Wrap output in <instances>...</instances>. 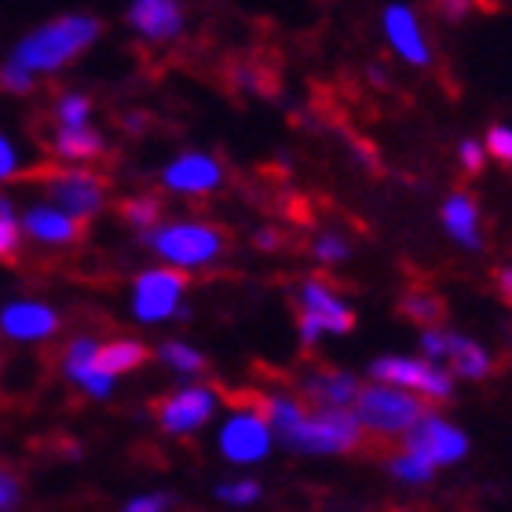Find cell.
Segmentation results:
<instances>
[{
	"label": "cell",
	"mask_w": 512,
	"mask_h": 512,
	"mask_svg": "<svg viewBox=\"0 0 512 512\" xmlns=\"http://www.w3.org/2000/svg\"><path fill=\"white\" fill-rule=\"evenodd\" d=\"M41 183L48 202H55L70 216H77L81 224L96 220L107 209V198H110L107 176H99V172L85 169V165H63V169L44 172Z\"/></svg>",
	"instance_id": "6"
},
{
	"label": "cell",
	"mask_w": 512,
	"mask_h": 512,
	"mask_svg": "<svg viewBox=\"0 0 512 512\" xmlns=\"http://www.w3.org/2000/svg\"><path fill=\"white\" fill-rule=\"evenodd\" d=\"M443 227H447V235L465 249H480L483 246V235H480V205L476 198L465 191L450 194L447 202H443Z\"/></svg>",
	"instance_id": "19"
},
{
	"label": "cell",
	"mask_w": 512,
	"mask_h": 512,
	"mask_svg": "<svg viewBox=\"0 0 512 512\" xmlns=\"http://www.w3.org/2000/svg\"><path fill=\"white\" fill-rule=\"evenodd\" d=\"M121 509L125 512H161V509H169V494H136V498H128Z\"/></svg>",
	"instance_id": "37"
},
{
	"label": "cell",
	"mask_w": 512,
	"mask_h": 512,
	"mask_svg": "<svg viewBox=\"0 0 512 512\" xmlns=\"http://www.w3.org/2000/svg\"><path fill=\"white\" fill-rule=\"evenodd\" d=\"M121 216H125V224L139 235V231H147V227H154L161 220V202L154 194H136V198H125Z\"/></svg>",
	"instance_id": "24"
},
{
	"label": "cell",
	"mask_w": 512,
	"mask_h": 512,
	"mask_svg": "<svg viewBox=\"0 0 512 512\" xmlns=\"http://www.w3.org/2000/svg\"><path fill=\"white\" fill-rule=\"evenodd\" d=\"M439 8H443V15H447V19H461V15H465V8H469V0H439Z\"/></svg>",
	"instance_id": "38"
},
{
	"label": "cell",
	"mask_w": 512,
	"mask_h": 512,
	"mask_svg": "<svg viewBox=\"0 0 512 512\" xmlns=\"http://www.w3.org/2000/svg\"><path fill=\"white\" fill-rule=\"evenodd\" d=\"M384 37L395 48V55L410 66H428L432 63V48L425 41V30L417 22L410 4H388L384 8Z\"/></svg>",
	"instance_id": "17"
},
{
	"label": "cell",
	"mask_w": 512,
	"mask_h": 512,
	"mask_svg": "<svg viewBox=\"0 0 512 512\" xmlns=\"http://www.w3.org/2000/svg\"><path fill=\"white\" fill-rule=\"evenodd\" d=\"M96 352H99L96 337H74V341L63 348V363L59 366H63L66 381H74L85 395H92V399H110L118 377L107 374V370L99 366Z\"/></svg>",
	"instance_id": "16"
},
{
	"label": "cell",
	"mask_w": 512,
	"mask_h": 512,
	"mask_svg": "<svg viewBox=\"0 0 512 512\" xmlns=\"http://www.w3.org/2000/svg\"><path fill=\"white\" fill-rule=\"evenodd\" d=\"M19 224L26 242H37L44 249H70L85 235V224L66 213V209H59L55 202H33L19 216Z\"/></svg>",
	"instance_id": "14"
},
{
	"label": "cell",
	"mask_w": 512,
	"mask_h": 512,
	"mask_svg": "<svg viewBox=\"0 0 512 512\" xmlns=\"http://www.w3.org/2000/svg\"><path fill=\"white\" fill-rule=\"evenodd\" d=\"M52 154L63 165H85V161H96L107 154V139L103 132L88 125H55L52 132Z\"/></svg>",
	"instance_id": "18"
},
{
	"label": "cell",
	"mask_w": 512,
	"mask_h": 512,
	"mask_svg": "<svg viewBox=\"0 0 512 512\" xmlns=\"http://www.w3.org/2000/svg\"><path fill=\"white\" fill-rule=\"evenodd\" d=\"M458 154H461V169L469 172V176H480L483 165H487V147L476 143V139H465L458 147Z\"/></svg>",
	"instance_id": "35"
},
{
	"label": "cell",
	"mask_w": 512,
	"mask_h": 512,
	"mask_svg": "<svg viewBox=\"0 0 512 512\" xmlns=\"http://www.w3.org/2000/svg\"><path fill=\"white\" fill-rule=\"evenodd\" d=\"M158 359L169 366V370H176L180 377H194L205 370V355L187 341H165L158 348Z\"/></svg>",
	"instance_id": "23"
},
{
	"label": "cell",
	"mask_w": 512,
	"mask_h": 512,
	"mask_svg": "<svg viewBox=\"0 0 512 512\" xmlns=\"http://www.w3.org/2000/svg\"><path fill=\"white\" fill-rule=\"evenodd\" d=\"M37 81H41V77L30 74L26 66H19L11 55L0 63V88H4L8 96H30L33 88H37Z\"/></svg>",
	"instance_id": "28"
},
{
	"label": "cell",
	"mask_w": 512,
	"mask_h": 512,
	"mask_svg": "<svg viewBox=\"0 0 512 512\" xmlns=\"http://www.w3.org/2000/svg\"><path fill=\"white\" fill-rule=\"evenodd\" d=\"M374 381L384 384H399L406 392L421 395V399H450L454 392V377L443 370L432 359H403V355H384L374 363Z\"/></svg>",
	"instance_id": "10"
},
{
	"label": "cell",
	"mask_w": 512,
	"mask_h": 512,
	"mask_svg": "<svg viewBox=\"0 0 512 512\" xmlns=\"http://www.w3.org/2000/svg\"><path fill=\"white\" fill-rule=\"evenodd\" d=\"M187 286L191 278L187 271L172 264L147 267L132 278V289H128V311L132 319L143 322V326H161V322H172L183 315V300H187Z\"/></svg>",
	"instance_id": "4"
},
{
	"label": "cell",
	"mask_w": 512,
	"mask_h": 512,
	"mask_svg": "<svg viewBox=\"0 0 512 512\" xmlns=\"http://www.w3.org/2000/svg\"><path fill=\"white\" fill-rule=\"evenodd\" d=\"M355 417L363 432H374V436H406V428L414 425L417 417L425 414V406L414 392H406L399 384H384L374 381V388H359L352 403Z\"/></svg>",
	"instance_id": "5"
},
{
	"label": "cell",
	"mask_w": 512,
	"mask_h": 512,
	"mask_svg": "<svg viewBox=\"0 0 512 512\" xmlns=\"http://www.w3.org/2000/svg\"><path fill=\"white\" fill-rule=\"evenodd\" d=\"M22 242H26V235H22V224L15 216V205H11V198H0V260H15Z\"/></svg>",
	"instance_id": "25"
},
{
	"label": "cell",
	"mask_w": 512,
	"mask_h": 512,
	"mask_svg": "<svg viewBox=\"0 0 512 512\" xmlns=\"http://www.w3.org/2000/svg\"><path fill=\"white\" fill-rule=\"evenodd\" d=\"M260 483L256 480H235V483H220L216 487V498L224 505H235V509H246V505H256L260 502Z\"/></svg>",
	"instance_id": "30"
},
{
	"label": "cell",
	"mask_w": 512,
	"mask_h": 512,
	"mask_svg": "<svg viewBox=\"0 0 512 512\" xmlns=\"http://www.w3.org/2000/svg\"><path fill=\"white\" fill-rule=\"evenodd\" d=\"M447 359L454 366V374L465 377V381H483L491 374V355L483 352L476 341L458 337V333H447Z\"/></svg>",
	"instance_id": "21"
},
{
	"label": "cell",
	"mask_w": 512,
	"mask_h": 512,
	"mask_svg": "<svg viewBox=\"0 0 512 512\" xmlns=\"http://www.w3.org/2000/svg\"><path fill=\"white\" fill-rule=\"evenodd\" d=\"M96 359H99V366H103L107 374L121 377V374H132V370H139V366L150 359V352H147V344L136 341V337H118V341L99 344Z\"/></svg>",
	"instance_id": "22"
},
{
	"label": "cell",
	"mask_w": 512,
	"mask_h": 512,
	"mask_svg": "<svg viewBox=\"0 0 512 512\" xmlns=\"http://www.w3.org/2000/svg\"><path fill=\"white\" fill-rule=\"evenodd\" d=\"M487 158H498L505 161V165H512V128L505 125H494L491 132H487Z\"/></svg>",
	"instance_id": "34"
},
{
	"label": "cell",
	"mask_w": 512,
	"mask_h": 512,
	"mask_svg": "<svg viewBox=\"0 0 512 512\" xmlns=\"http://www.w3.org/2000/svg\"><path fill=\"white\" fill-rule=\"evenodd\" d=\"M161 187L183 198H205L224 187V165L205 150H183L161 169Z\"/></svg>",
	"instance_id": "11"
},
{
	"label": "cell",
	"mask_w": 512,
	"mask_h": 512,
	"mask_svg": "<svg viewBox=\"0 0 512 512\" xmlns=\"http://www.w3.org/2000/svg\"><path fill=\"white\" fill-rule=\"evenodd\" d=\"M363 436L366 432L352 406H304V414L278 439L300 454H348L363 443Z\"/></svg>",
	"instance_id": "3"
},
{
	"label": "cell",
	"mask_w": 512,
	"mask_h": 512,
	"mask_svg": "<svg viewBox=\"0 0 512 512\" xmlns=\"http://www.w3.org/2000/svg\"><path fill=\"white\" fill-rule=\"evenodd\" d=\"M22 505V480L19 472L0 465V512H11Z\"/></svg>",
	"instance_id": "32"
},
{
	"label": "cell",
	"mask_w": 512,
	"mask_h": 512,
	"mask_svg": "<svg viewBox=\"0 0 512 512\" xmlns=\"http://www.w3.org/2000/svg\"><path fill=\"white\" fill-rule=\"evenodd\" d=\"M22 172V147L0 132V183H11Z\"/></svg>",
	"instance_id": "31"
},
{
	"label": "cell",
	"mask_w": 512,
	"mask_h": 512,
	"mask_svg": "<svg viewBox=\"0 0 512 512\" xmlns=\"http://www.w3.org/2000/svg\"><path fill=\"white\" fill-rule=\"evenodd\" d=\"M59 326H63V319H59V311L48 300L19 297L0 308V333L15 344L52 341L55 333H59Z\"/></svg>",
	"instance_id": "13"
},
{
	"label": "cell",
	"mask_w": 512,
	"mask_h": 512,
	"mask_svg": "<svg viewBox=\"0 0 512 512\" xmlns=\"http://www.w3.org/2000/svg\"><path fill=\"white\" fill-rule=\"evenodd\" d=\"M139 238L161 264H172L180 271L213 267L227 253V231L205 220H169V224L158 220L154 227L139 231Z\"/></svg>",
	"instance_id": "2"
},
{
	"label": "cell",
	"mask_w": 512,
	"mask_h": 512,
	"mask_svg": "<svg viewBox=\"0 0 512 512\" xmlns=\"http://www.w3.org/2000/svg\"><path fill=\"white\" fill-rule=\"evenodd\" d=\"M392 476L403 483H428L432 480V472H436V465H428L421 454H414V450H403L399 458H392Z\"/></svg>",
	"instance_id": "27"
},
{
	"label": "cell",
	"mask_w": 512,
	"mask_h": 512,
	"mask_svg": "<svg viewBox=\"0 0 512 512\" xmlns=\"http://www.w3.org/2000/svg\"><path fill=\"white\" fill-rule=\"evenodd\" d=\"M216 399L213 388H205V384H183L176 392L161 395L158 403H154V417H158V428L165 436H194V432H202L209 421L216 417Z\"/></svg>",
	"instance_id": "9"
},
{
	"label": "cell",
	"mask_w": 512,
	"mask_h": 512,
	"mask_svg": "<svg viewBox=\"0 0 512 512\" xmlns=\"http://www.w3.org/2000/svg\"><path fill=\"white\" fill-rule=\"evenodd\" d=\"M311 249L319 256V264H341V260H348V253H352L341 235H319Z\"/></svg>",
	"instance_id": "33"
},
{
	"label": "cell",
	"mask_w": 512,
	"mask_h": 512,
	"mask_svg": "<svg viewBox=\"0 0 512 512\" xmlns=\"http://www.w3.org/2000/svg\"><path fill=\"white\" fill-rule=\"evenodd\" d=\"M253 242L260 249H278V231H271V227H264V231H256Z\"/></svg>",
	"instance_id": "39"
},
{
	"label": "cell",
	"mask_w": 512,
	"mask_h": 512,
	"mask_svg": "<svg viewBox=\"0 0 512 512\" xmlns=\"http://www.w3.org/2000/svg\"><path fill=\"white\" fill-rule=\"evenodd\" d=\"M52 118L55 125H85L92 118V99L85 92H63V96L55 99Z\"/></svg>",
	"instance_id": "26"
},
{
	"label": "cell",
	"mask_w": 512,
	"mask_h": 512,
	"mask_svg": "<svg viewBox=\"0 0 512 512\" xmlns=\"http://www.w3.org/2000/svg\"><path fill=\"white\" fill-rule=\"evenodd\" d=\"M403 315L421 322V326H436L443 319V304L432 293H410V297H403Z\"/></svg>",
	"instance_id": "29"
},
{
	"label": "cell",
	"mask_w": 512,
	"mask_h": 512,
	"mask_svg": "<svg viewBox=\"0 0 512 512\" xmlns=\"http://www.w3.org/2000/svg\"><path fill=\"white\" fill-rule=\"evenodd\" d=\"M406 450H414V454H421L428 465L443 469V465H454V461L465 458L469 439H465V432L447 425L439 414H428L425 410L414 425L406 428Z\"/></svg>",
	"instance_id": "12"
},
{
	"label": "cell",
	"mask_w": 512,
	"mask_h": 512,
	"mask_svg": "<svg viewBox=\"0 0 512 512\" xmlns=\"http://www.w3.org/2000/svg\"><path fill=\"white\" fill-rule=\"evenodd\" d=\"M421 352H425V359H432V363L447 359V330H439V326H425V337H421Z\"/></svg>",
	"instance_id": "36"
},
{
	"label": "cell",
	"mask_w": 512,
	"mask_h": 512,
	"mask_svg": "<svg viewBox=\"0 0 512 512\" xmlns=\"http://www.w3.org/2000/svg\"><path fill=\"white\" fill-rule=\"evenodd\" d=\"M216 447H220V458L231 465H256L275 447V428L260 406H238L216 432Z\"/></svg>",
	"instance_id": "7"
},
{
	"label": "cell",
	"mask_w": 512,
	"mask_h": 512,
	"mask_svg": "<svg viewBox=\"0 0 512 512\" xmlns=\"http://www.w3.org/2000/svg\"><path fill=\"white\" fill-rule=\"evenodd\" d=\"M99 37H103V22L96 15L66 11V15H55V19L33 26L30 33H22L11 48V59L26 66L30 74L52 77L70 63H77L92 44H99Z\"/></svg>",
	"instance_id": "1"
},
{
	"label": "cell",
	"mask_w": 512,
	"mask_h": 512,
	"mask_svg": "<svg viewBox=\"0 0 512 512\" xmlns=\"http://www.w3.org/2000/svg\"><path fill=\"white\" fill-rule=\"evenodd\" d=\"M187 26V11L180 0H132L128 30L143 44H172Z\"/></svg>",
	"instance_id": "15"
},
{
	"label": "cell",
	"mask_w": 512,
	"mask_h": 512,
	"mask_svg": "<svg viewBox=\"0 0 512 512\" xmlns=\"http://www.w3.org/2000/svg\"><path fill=\"white\" fill-rule=\"evenodd\" d=\"M498 289H502L505 300L512 304V267H502V275H498Z\"/></svg>",
	"instance_id": "40"
},
{
	"label": "cell",
	"mask_w": 512,
	"mask_h": 512,
	"mask_svg": "<svg viewBox=\"0 0 512 512\" xmlns=\"http://www.w3.org/2000/svg\"><path fill=\"white\" fill-rule=\"evenodd\" d=\"M355 392H359V381L352 374H341V370H322V374L304 381V395L315 406H352Z\"/></svg>",
	"instance_id": "20"
},
{
	"label": "cell",
	"mask_w": 512,
	"mask_h": 512,
	"mask_svg": "<svg viewBox=\"0 0 512 512\" xmlns=\"http://www.w3.org/2000/svg\"><path fill=\"white\" fill-rule=\"evenodd\" d=\"M300 344L311 348V344L319 341L322 333H352L355 326V315L352 308L344 304V297L330 282H322V278H308L304 286H300Z\"/></svg>",
	"instance_id": "8"
}]
</instances>
